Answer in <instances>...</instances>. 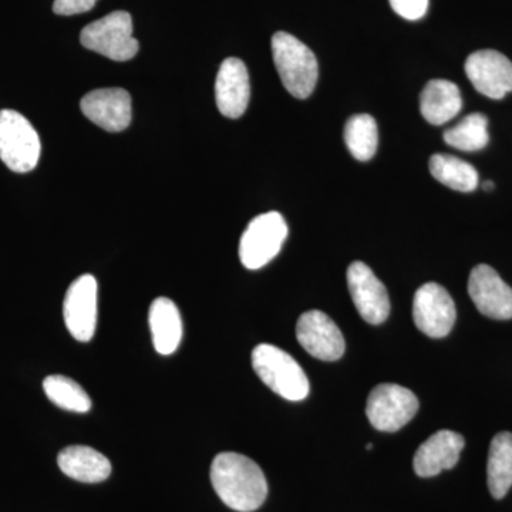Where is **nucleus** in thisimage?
I'll use <instances>...</instances> for the list:
<instances>
[{"label": "nucleus", "instance_id": "nucleus-1", "mask_svg": "<svg viewBox=\"0 0 512 512\" xmlns=\"http://www.w3.org/2000/svg\"><path fill=\"white\" fill-rule=\"evenodd\" d=\"M211 483L222 503L239 512L258 510L268 495L264 471L238 453H221L214 458Z\"/></svg>", "mask_w": 512, "mask_h": 512}, {"label": "nucleus", "instance_id": "nucleus-2", "mask_svg": "<svg viewBox=\"0 0 512 512\" xmlns=\"http://www.w3.org/2000/svg\"><path fill=\"white\" fill-rule=\"evenodd\" d=\"M272 55L285 89L296 99H308L318 83L315 53L295 36L278 32L272 37Z\"/></svg>", "mask_w": 512, "mask_h": 512}, {"label": "nucleus", "instance_id": "nucleus-3", "mask_svg": "<svg viewBox=\"0 0 512 512\" xmlns=\"http://www.w3.org/2000/svg\"><path fill=\"white\" fill-rule=\"evenodd\" d=\"M252 367L272 392L289 402H301L308 397L311 390L308 376L285 350L266 343L256 346L252 352Z\"/></svg>", "mask_w": 512, "mask_h": 512}, {"label": "nucleus", "instance_id": "nucleus-4", "mask_svg": "<svg viewBox=\"0 0 512 512\" xmlns=\"http://www.w3.org/2000/svg\"><path fill=\"white\" fill-rule=\"evenodd\" d=\"M42 144L35 127L15 110H0V160L15 173H29L39 163Z\"/></svg>", "mask_w": 512, "mask_h": 512}, {"label": "nucleus", "instance_id": "nucleus-5", "mask_svg": "<svg viewBox=\"0 0 512 512\" xmlns=\"http://www.w3.org/2000/svg\"><path fill=\"white\" fill-rule=\"evenodd\" d=\"M80 42L86 49L114 62H127L138 53V42L133 36V19L124 10H117L87 25L82 30Z\"/></svg>", "mask_w": 512, "mask_h": 512}, {"label": "nucleus", "instance_id": "nucleus-6", "mask_svg": "<svg viewBox=\"0 0 512 512\" xmlns=\"http://www.w3.org/2000/svg\"><path fill=\"white\" fill-rule=\"evenodd\" d=\"M288 237V225L279 212L258 215L249 222L239 241V259L251 271L264 268L281 252Z\"/></svg>", "mask_w": 512, "mask_h": 512}, {"label": "nucleus", "instance_id": "nucleus-7", "mask_svg": "<svg viewBox=\"0 0 512 512\" xmlns=\"http://www.w3.org/2000/svg\"><path fill=\"white\" fill-rule=\"evenodd\" d=\"M419 400L412 390L399 384L384 383L369 394L367 419L376 430L393 433L406 426L416 416Z\"/></svg>", "mask_w": 512, "mask_h": 512}, {"label": "nucleus", "instance_id": "nucleus-8", "mask_svg": "<svg viewBox=\"0 0 512 512\" xmlns=\"http://www.w3.org/2000/svg\"><path fill=\"white\" fill-rule=\"evenodd\" d=\"M413 318L424 335L434 339L444 338L456 323V305L443 286L429 282L414 295Z\"/></svg>", "mask_w": 512, "mask_h": 512}, {"label": "nucleus", "instance_id": "nucleus-9", "mask_svg": "<svg viewBox=\"0 0 512 512\" xmlns=\"http://www.w3.org/2000/svg\"><path fill=\"white\" fill-rule=\"evenodd\" d=\"M63 316L70 335L79 342L93 339L97 325V281L93 275H82L67 289Z\"/></svg>", "mask_w": 512, "mask_h": 512}, {"label": "nucleus", "instance_id": "nucleus-10", "mask_svg": "<svg viewBox=\"0 0 512 512\" xmlns=\"http://www.w3.org/2000/svg\"><path fill=\"white\" fill-rule=\"evenodd\" d=\"M348 286L357 312L367 323L380 325L389 318V293L369 266L359 261L350 264Z\"/></svg>", "mask_w": 512, "mask_h": 512}, {"label": "nucleus", "instance_id": "nucleus-11", "mask_svg": "<svg viewBox=\"0 0 512 512\" xmlns=\"http://www.w3.org/2000/svg\"><path fill=\"white\" fill-rule=\"evenodd\" d=\"M296 338L309 355L325 362H335L345 353L342 330L320 311L303 313L296 325Z\"/></svg>", "mask_w": 512, "mask_h": 512}, {"label": "nucleus", "instance_id": "nucleus-12", "mask_svg": "<svg viewBox=\"0 0 512 512\" xmlns=\"http://www.w3.org/2000/svg\"><path fill=\"white\" fill-rule=\"evenodd\" d=\"M466 74L474 89L488 99L501 100L512 92V63L503 53L495 50L471 53Z\"/></svg>", "mask_w": 512, "mask_h": 512}, {"label": "nucleus", "instance_id": "nucleus-13", "mask_svg": "<svg viewBox=\"0 0 512 512\" xmlns=\"http://www.w3.org/2000/svg\"><path fill=\"white\" fill-rule=\"evenodd\" d=\"M468 293L478 311L491 319H512V288L494 268L478 265L468 279Z\"/></svg>", "mask_w": 512, "mask_h": 512}, {"label": "nucleus", "instance_id": "nucleus-14", "mask_svg": "<svg viewBox=\"0 0 512 512\" xmlns=\"http://www.w3.org/2000/svg\"><path fill=\"white\" fill-rule=\"evenodd\" d=\"M80 109L87 119L109 133L126 130L133 117L130 94L117 87L97 89L86 94L80 101Z\"/></svg>", "mask_w": 512, "mask_h": 512}, {"label": "nucleus", "instance_id": "nucleus-15", "mask_svg": "<svg viewBox=\"0 0 512 512\" xmlns=\"http://www.w3.org/2000/svg\"><path fill=\"white\" fill-rule=\"evenodd\" d=\"M251 99V84L247 66L237 57L222 62L215 82V100L222 116L239 119Z\"/></svg>", "mask_w": 512, "mask_h": 512}, {"label": "nucleus", "instance_id": "nucleus-16", "mask_svg": "<svg viewBox=\"0 0 512 512\" xmlns=\"http://www.w3.org/2000/svg\"><path fill=\"white\" fill-rule=\"evenodd\" d=\"M466 441L456 431L440 430L429 437L416 451L413 467L417 476L429 478L450 470L460 460Z\"/></svg>", "mask_w": 512, "mask_h": 512}, {"label": "nucleus", "instance_id": "nucleus-17", "mask_svg": "<svg viewBox=\"0 0 512 512\" xmlns=\"http://www.w3.org/2000/svg\"><path fill=\"white\" fill-rule=\"evenodd\" d=\"M57 464L63 474L80 483H101L111 474L109 458L87 446L63 448L57 457Z\"/></svg>", "mask_w": 512, "mask_h": 512}, {"label": "nucleus", "instance_id": "nucleus-18", "mask_svg": "<svg viewBox=\"0 0 512 512\" xmlns=\"http://www.w3.org/2000/svg\"><path fill=\"white\" fill-rule=\"evenodd\" d=\"M148 322L154 349L160 355H173L183 339V320L177 305L171 299L157 298L151 303Z\"/></svg>", "mask_w": 512, "mask_h": 512}, {"label": "nucleus", "instance_id": "nucleus-19", "mask_svg": "<svg viewBox=\"0 0 512 512\" xmlns=\"http://www.w3.org/2000/svg\"><path fill=\"white\" fill-rule=\"evenodd\" d=\"M463 107L460 89L448 80H431L420 94V111L433 126L453 120Z\"/></svg>", "mask_w": 512, "mask_h": 512}, {"label": "nucleus", "instance_id": "nucleus-20", "mask_svg": "<svg viewBox=\"0 0 512 512\" xmlns=\"http://www.w3.org/2000/svg\"><path fill=\"white\" fill-rule=\"evenodd\" d=\"M487 477L491 495L504 498L512 487V433L503 431L491 441Z\"/></svg>", "mask_w": 512, "mask_h": 512}, {"label": "nucleus", "instance_id": "nucleus-21", "mask_svg": "<svg viewBox=\"0 0 512 512\" xmlns=\"http://www.w3.org/2000/svg\"><path fill=\"white\" fill-rule=\"evenodd\" d=\"M430 173L439 183L460 192L476 190L480 181L473 165L448 154H434L430 158Z\"/></svg>", "mask_w": 512, "mask_h": 512}, {"label": "nucleus", "instance_id": "nucleus-22", "mask_svg": "<svg viewBox=\"0 0 512 512\" xmlns=\"http://www.w3.org/2000/svg\"><path fill=\"white\" fill-rule=\"evenodd\" d=\"M345 143L356 160H372L379 144L376 120L369 114L350 117L345 126Z\"/></svg>", "mask_w": 512, "mask_h": 512}, {"label": "nucleus", "instance_id": "nucleus-23", "mask_svg": "<svg viewBox=\"0 0 512 512\" xmlns=\"http://www.w3.org/2000/svg\"><path fill=\"white\" fill-rule=\"evenodd\" d=\"M43 390L50 402L67 412L87 413L92 409V399L79 383L63 375L47 376Z\"/></svg>", "mask_w": 512, "mask_h": 512}, {"label": "nucleus", "instance_id": "nucleus-24", "mask_svg": "<svg viewBox=\"0 0 512 512\" xmlns=\"http://www.w3.org/2000/svg\"><path fill=\"white\" fill-rule=\"evenodd\" d=\"M444 141L450 147L461 151H478L487 147L490 141L488 119L481 113L468 114L456 126L444 133Z\"/></svg>", "mask_w": 512, "mask_h": 512}, {"label": "nucleus", "instance_id": "nucleus-25", "mask_svg": "<svg viewBox=\"0 0 512 512\" xmlns=\"http://www.w3.org/2000/svg\"><path fill=\"white\" fill-rule=\"evenodd\" d=\"M390 5L403 19L419 20L426 15L429 0H390Z\"/></svg>", "mask_w": 512, "mask_h": 512}, {"label": "nucleus", "instance_id": "nucleus-26", "mask_svg": "<svg viewBox=\"0 0 512 512\" xmlns=\"http://www.w3.org/2000/svg\"><path fill=\"white\" fill-rule=\"evenodd\" d=\"M96 3L97 0H55L53 12L60 16L80 15L92 10Z\"/></svg>", "mask_w": 512, "mask_h": 512}, {"label": "nucleus", "instance_id": "nucleus-27", "mask_svg": "<svg viewBox=\"0 0 512 512\" xmlns=\"http://www.w3.org/2000/svg\"><path fill=\"white\" fill-rule=\"evenodd\" d=\"M483 188L484 190H493L494 184L491 181H487V183L483 184Z\"/></svg>", "mask_w": 512, "mask_h": 512}, {"label": "nucleus", "instance_id": "nucleus-28", "mask_svg": "<svg viewBox=\"0 0 512 512\" xmlns=\"http://www.w3.org/2000/svg\"><path fill=\"white\" fill-rule=\"evenodd\" d=\"M372 447H373V446H372V444H370V443H369V444H367V446H366L367 450H372Z\"/></svg>", "mask_w": 512, "mask_h": 512}]
</instances>
